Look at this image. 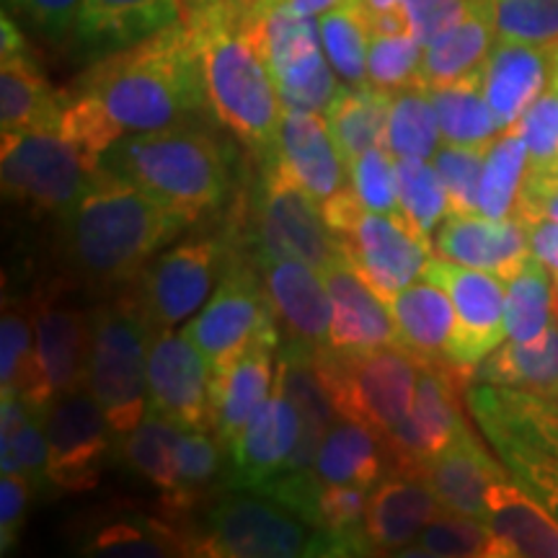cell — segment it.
Masks as SVG:
<instances>
[{
	"label": "cell",
	"mask_w": 558,
	"mask_h": 558,
	"mask_svg": "<svg viewBox=\"0 0 558 558\" xmlns=\"http://www.w3.org/2000/svg\"><path fill=\"white\" fill-rule=\"evenodd\" d=\"M209 111L199 54L184 21L109 52L68 94L60 132L99 169L117 140L197 124Z\"/></svg>",
	"instance_id": "obj_1"
},
{
	"label": "cell",
	"mask_w": 558,
	"mask_h": 558,
	"mask_svg": "<svg viewBox=\"0 0 558 558\" xmlns=\"http://www.w3.org/2000/svg\"><path fill=\"white\" fill-rule=\"evenodd\" d=\"M192 222L148 192L99 171L90 192L62 218V251L81 282L109 292L137 279Z\"/></svg>",
	"instance_id": "obj_2"
},
{
	"label": "cell",
	"mask_w": 558,
	"mask_h": 558,
	"mask_svg": "<svg viewBox=\"0 0 558 558\" xmlns=\"http://www.w3.org/2000/svg\"><path fill=\"white\" fill-rule=\"evenodd\" d=\"M181 21L197 47L209 114L256 158L277 156L284 107L267 60L246 29V9L197 3L186 5Z\"/></svg>",
	"instance_id": "obj_3"
},
{
	"label": "cell",
	"mask_w": 558,
	"mask_h": 558,
	"mask_svg": "<svg viewBox=\"0 0 558 558\" xmlns=\"http://www.w3.org/2000/svg\"><path fill=\"white\" fill-rule=\"evenodd\" d=\"M99 171L148 192L192 220L218 209L233 186L226 148L197 124L117 140L101 156Z\"/></svg>",
	"instance_id": "obj_4"
},
{
	"label": "cell",
	"mask_w": 558,
	"mask_h": 558,
	"mask_svg": "<svg viewBox=\"0 0 558 558\" xmlns=\"http://www.w3.org/2000/svg\"><path fill=\"white\" fill-rule=\"evenodd\" d=\"M88 318V390L107 411L117 435H128L148 414L153 329L135 295H120L96 305Z\"/></svg>",
	"instance_id": "obj_5"
},
{
	"label": "cell",
	"mask_w": 558,
	"mask_h": 558,
	"mask_svg": "<svg viewBox=\"0 0 558 558\" xmlns=\"http://www.w3.org/2000/svg\"><path fill=\"white\" fill-rule=\"evenodd\" d=\"M318 378L331 396L339 416L367 424L383 439L409 416L422 360L403 347L362 352L324 349L313 357Z\"/></svg>",
	"instance_id": "obj_6"
},
{
	"label": "cell",
	"mask_w": 558,
	"mask_h": 558,
	"mask_svg": "<svg viewBox=\"0 0 558 558\" xmlns=\"http://www.w3.org/2000/svg\"><path fill=\"white\" fill-rule=\"evenodd\" d=\"M313 541L316 527L251 492L218 499L184 530L186 556L202 558L311 556Z\"/></svg>",
	"instance_id": "obj_7"
},
{
	"label": "cell",
	"mask_w": 558,
	"mask_h": 558,
	"mask_svg": "<svg viewBox=\"0 0 558 558\" xmlns=\"http://www.w3.org/2000/svg\"><path fill=\"white\" fill-rule=\"evenodd\" d=\"M0 177L5 197L62 220L90 192L99 169L60 128H39L0 135Z\"/></svg>",
	"instance_id": "obj_8"
},
{
	"label": "cell",
	"mask_w": 558,
	"mask_h": 558,
	"mask_svg": "<svg viewBox=\"0 0 558 558\" xmlns=\"http://www.w3.org/2000/svg\"><path fill=\"white\" fill-rule=\"evenodd\" d=\"M246 29L267 60L282 107L326 111L339 94L324 45L318 19L300 16L277 0H259L246 9Z\"/></svg>",
	"instance_id": "obj_9"
},
{
	"label": "cell",
	"mask_w": 558,
	"mask_h": 558,
	"mask_svg": "<svg viewBox=\"0 0 558 558\" xmlns=\"http://www.w3.org/2000/svg\"><path fill=\"white\" fill-rule=\"evenodd\" d=\"M254 246L264 259H300L324 271L341 254V243L305 190L277 156L262 160L254 199Z\"/></svg>",
	"instance_id": "obj_10"
},
{
	"label": "cell",
	"mask_w": 558,
	"mask_h": 558,
	"mask_svg": "<svg viewBox=\"0 0 558 558\" xmlns=\"http://www.w3.org/2000/svg\"><path fill=\"white\" fill-rule=\"evenodd\" d=\"M235 248L226 239H192L153 256L140 271L135 300L153 333L190 324L218 290Z\"/></svg>",
	"instance_id": "obj_11"
},
{
	"label": "cell",
	"mask_w": 558,
	"mask_h": 558,
	"mask_svg": "<svg viewBox=\"0 0 558 558\" xmlns=\"http://www.w3.org/2000/svg\"><path fill=\"white\" fill-rule=\"evenodd\" d=\"M469 380H473L471 373L456 367L450 360H422L409 416L393 435L383 439L388 473L424 478L429 460L469 427L463 418V388Z\"/></svg>",
	"instance_id": "obj_12"
},
{
	"label": "cell",
	"mask_w": 558,
	"mask_h": 558,
	"mask_svg": "<svg viewBox=\"0 0 558 558\" xmlns=\"http://www.w3.org/2000/svg\"><path fill=\"white\" fill-rule=\"evenodd\" d=\"M275 324L277 313L259 277V267L235 254L218 290L181 331L205 354L215 373L239 357L251 341Z\"/></svg>",
	"instance_id": "obj_13"
},
{
	"label": "cell",
	"mask_w": 558,
	"mask_h": 558,
	"mask_svg": "<svg viewBox=\"0 0 558 558\" xmlns=\"http://www.w3.org/2000/svg\"><path fill=\"white\" fill-rule=\"evenodd\" d=\"M432 282L448 292L456 308V329H452L448 360L452 365L476 373L494 349L507 337L505 329V300L507 279L494 271L463 267L448 259H432L427 275Z\"/></svg>",
	"instance_id": "obj_14"
},
{
	"label": "cell",
	"mask_w": 558,
	"mask_h": 558,
	"mask_svg": "<svg viewBox=\"0 0 558 558\" xmlns=\"http://www.w3.org/2000/svg\"><path fill=\"white\" fill-rule=\"evenodd\" d=\"M45 427L54 492L81 494L96 488L109 460L111 435H117L96 396L81 388L54 399Z\"/></svg>",
	"instance_id": "obj_15"
},
{
	"label": "cell",
	"mask_w": 558,
	"mask_h": 558,
	"mask_svg": "<svg viewBox=\"0 0 558 558\" xmlns=\"http://www.w3.org/2000/svg\"><path fill=\"white\" fill-rule=\"evenodd\" d=\"M341 251L383 300L427 275L432 246L403 213H369L339 239Z\"/></svg>",
	"instance_id": "obj_16"
},
{
	"label": "cell",
	"mask_w": 558,
	"mask_h": 558,
	"mask_svg": "<svg viewBox=\"0 0 558 558\" xmlns=\"http://www.w3.org/2000/svg\"><path fill=\"white\" fill-rule=\"evenodd\" d=\"M213 367L184 331H156L148 352V411L181 429L213 432Z\"/></svg>",
	"instance_id": "obj_17"
},
{
	"label": "cell",
	"mask_w": 558,
	"mask_h": 558,
	"mask_svg": "<svg viewBox=\"0 0 558 558\" xmlns=\"http://www.w3.org/2000/svg\"><path fill=\"white\" fill-rule=\"evenodd\" d=\"M298 442L300 414L290 396L275 380L269 399L256 409L246 427L228 445L226 488L259 494L271 478L288 471Z\"/></svg>",
	"instance_id": "obj_18"
},
{
	"label": "cell",
	"mask_w": 558,
	"mask_h": 558,
	"mask_svg": "<svg viewBox=\"0 0 558 558\" xmlns=\"http://www.w3.org/2000/svg\"><path fill=\"white\" fill-rule=\"evenodd\" d=\"M37 360L52 401L73 390L88 388L90 318L65 300L60 284L39 288L32 303Z\"/></svg>",
	"instance_id": "obj_19"
},
{
	"label": "cell",
	"mask_w": 558,
	"mask_h": 558,
	"mask_svg": "<svg viewBox=\"0 0 558 558\" xmlns=\"http://www.w3.org/2000/svg\"><path fill=\"white\" fill-rule=\"evenodd\" d=\"M282 326V344L320 354L331 347V295L318 269L300 259L254 256Z\"/></svg>",
	"instance_id": "obj_20"
},
{
	"label": "cell",
	"mask_w": 558,
	"mask_h": 558,
	"mask_svg": "<svg viewBox=\"0 0 558 558\" xmlns=\"http://www.w3.org/2000/svg\"><path fill=\"white\" fill-rule=\"evenodd\" d=\"M277 324L264 329L233 362L213 373L209 407H213V435L228 450L235 435L246 427L256 409L275 390V365L279 357Z\"/></svg>",
	"instance_id": "obj_21"
},
{
	"label": "cell",
	"mask_w": 558,
	"mask_h": 558,
	"mask_svg": "<svg viewBox=\"0 0 558 558\" xmlns=\"http://www.w3.org/2000/svg\"><path fill=\"white\" fill-rule=\"evenodd\" d=\"M331 295V349L362 352V349L401 347L399 326L388 300H383L341 254L320 271Z\"/></svg>",
	"instance_id": "obj_22"
},
{
	"label": "cell",
	"mask_w": 558,
	"mask_h": 558,
	"mask_svg": "<svg viewBox=\"0 0 558 558\" xmlns=\"http://www.w3.org/2000/svg\"><path fill=\"white\" fill-rule=\"evenodd\" d=\"M478 73L499 128L509 130L554 83L556 47L497 39Z\"/></svg>",
	"instance_id": "obj_23"
},
{
	"label": "cell",
	"mask_w": 558,
	"mask_h": 558,
	"mask_svg": "<svg viewBox=\"0 0 558 558\" xmlns=\"http://www.w3.org/2000/svg\"><path fill=\"white\" fill-rule=\"evenodd\" d=\"M435 251L439 259L494 271L505 279L512 277L530 256L525 226L514 215L494 220L481 213L448 215L437 230Z\"/></svg>",
	"instance_id": "obj_24"
},
{
	"label": "cell",
	"mask_w": 558,
	"mask_h": 558,
	"mask_svg": "<svg viewBox=\"0 0 558 558\" xmlns=\"http://www.w3.org/2000/svg\"><path fill=\"white\" fill-rule=\"evenodd\" d=\"M277 158L318 202H326L347 186V160L331 135L329 122L318 111L282 109Z\"/></svg>",
	"instance_id": "obj_25"
},
{
	"label": "cell",
	"mask_w": 558,
	"mask_h": 558,
	"mask_svg": "<svg viewBox=\"0 0 558 558\" xmlns=\"http://www.w3.org/2000/svg\"><path fill=\"white\" fill-rule=\"evenodd\" d=\"M501 460H494L481 439L465 427L445 450H439L424 469L435 497L448 512L484 520L486 497L497 481L507 478Z\"/></svg>",
	"instance_id": "obj_26"
},
{
	"label": "cell",
	"mask_w": 558,
	"mask_h": 558,
	"mask_svg": "<svg viewBox=\"0 0 558 558\" xmlns=\"http://www.w3.org/2000/svg\"><path fill=\"white\" fill-rule=\"evenodd\" d=\"M494 558H558V522L518 481L501 478L486 497Z\"/></svg>",
	"instance_id": "obj_27"
},
{
	"label": "cell",
	"mask_w": 558,
	"mask_h": 558,
	"mask_svg": "<svg viewBox=\"0 0 558 558\" xmlns=\"http://www.w3.org/2000/svg\"><path fill=\"white\" fill-rule=\"evenodd\" d=\"M181 13L184 0H81L75 34L109 54L179 24Z\"/></svg>",
	"instance_id": "obj_28"
},
{
	"label": "cell",
	"mask_w": 558,
	"mask_h": 558,
	"mask_svg": "<svg viewBox=\"0 0 558 558\" xmlns=\"http://www.w3.org/2000/svg\"><path fill=\"white\" fill-rule=\"evenodd\" d=\"M442 509L424 478H386L369 494L367 535L378 554H403Z\"/></svg>",
	"instance_id": "obj_29"
},
{
	"label": "cell",
	"mask_w": 558,
	"mask_h": 558,
	"mask_svg": "<svg viewBox=\"0 0 558 558\" xmlns=\"http://www.w3.org/2000/svg\"><path fill=\"white\" fill-rule=\"evenodd\" d=\"M471 414L486 432H509L558 458V403L525 390L476 383L465 390Z\"/></svg>",
	"instance_id": "obj_30"
},
{
	"label": "cell",
	"mask_w": 558,
	"mask_h": 558,
	"mask_svg": "<svg viewBox=\"0 0 558 558\" xmlns=\"http://www.w3.org/2000/svg\"><path fill=\"white\" fill-rule=\"evenodd\" d=\"M65 104L29 50L0 58V132L60 128Z\"/></svg>",
	"instance_id": "obj_31"
},
{
	"label": "cell",
	"mask_w": 558,
	"mask_h": 558,
	"mask_svg": "<svg viewBox=\"0 0 558 558\" xmlns=\"http://www.w3.org/2000/svg\"><path fill=\"white\" fill-rule=\"evenodd\" d=\"M399 326L401 347L424 362L448 360L452 329H456V308L448 292L424 277L409 284L388 300Z\"/></svg>",
	"instance_id": "obj_32"
},
{
	"label": "cell",
	"mask_w": 558,
	"mask_h": 558,
	"mask_svg": "<svg viewBox=\"0 0 558 558\" xmlns=\"http://www.w3.org/2000/svg\"><path fill=\"white\" fill-rule=\"evenodd\" d=\"M494 45H497V32H494L492 19L476 0H471V9L463 13V19H458L422 47L416 83L445 86V83L465 78L481 70Z\"/></svg>",
	"instance_id": "obj_33"
},
{
	"label": "cell",
	"mask_w": 558,
	"mask_h": 558,
	"mask_svg": "<svg viewBox=\"0 0 558 558\" xmlns=\"http://www.w3.org/2000/svg\"><path fill=\"white\" fill-rule=\"evenodd\" d=\"M476 383L525 390L558 403V316L535 341H507L473 373Z\"/></svg>",
	"instance_id": "obj_34"
},
{
	"label": "cell",
	"mask_w": 558,
	"mask_h": 558,
	"mask_svg": "<svg viewBox=\"0 0 558 558\" xmlns=\"http://www.w3.org/2000/svg\"><path fill=\"white\" fill-rule=\"evenodd\" d=\"M313 469L324 484L373 488L388 473L386 442L367 424L339 416L320 442Z\"/></svg>",
	"instance_id": "obj_35"
},
{
	"label": "cell",
	"mask_w": 558,
	"mask_h": 558,
	"mask_svg": "<svg viewBox=\"0 0 558 558\" xmlns=\"http://www.w3.org/2000/svg\"><path fill=\"white\" fill-rule=\"evenodd\" d=\"M393 94L369 86H341L337 99L326 109L331 135L337 140L347 166L362 153L388 148V117Z\"/></svg>",
	"instance_id": "obj_36"
},
{
	"label": "cell",
	"mask_w": 558,
	"mask_h": 558,
	"mask_svg": "<svg viewBox=\"0 0 558 558\" xmlns=\"http://www.w3.org/2000/svg\"><path fill=\"white\" fill-rule=\"evenodd\" d=\"M432 104L437 109L442 140L452 145H471V148H488L501 132L497 117L488 107L481 73L445 83V86H427Z\"/></svg>",
	"instance_id": "obj_37"
},
{
	"label": "cell",
	"mask_w": 558,
	"mask_h": 558,
	"mask_svg": "<svg viewBox=\"0 0 558 558\" xmlns=\"http://www.w3.org/2000/svg\"><path fill=\"white\" fill-rule=\"evenodd\" d=\"M29 318V311L5 303L3 318H0V390H11L32 409L47 411L52 407V396L41 375L37 339H34V324Z\"/></svg>",
	"instance_id": "obj_38"
},
{
	"label": "cell",
	"mask_w": 558,
	"mask_h": 558,
	"mask_svg": "<svg viewBox=\"0 0 558 558\" xmlns=\"http://www.w3.org/2000/svg\"><path fill=\"white\" fill-rule=\"evenodd\" d=\"M558 316L554 271L527 256L525 264L507 279L505 329L509 341H535Z\"/></svg>",
	"instance_id": "obj_39"
},
{
	"label": "cell",
	"mask_w": 558,
	"mask_h": 558,
	"mask_svg": "<svg viewBox=\"0 0 558 558\" xmlns=\"http://www.w3.org/2000/svg\"><path fill=\"white\" fill-rule=\"evenodd\" d=\"M530 173V153L518 130H505L486 148L484 171H481L478 213L486 218H512L518 207L522 184Z\"/></svg>",
	"instance_id": "obj_40"
},
{
	"label": "cell",
	"mask_w": 558,
	"mask_h": 558,
	"mask_svg": "<svg viewBox=\"0 0 558 558\" xmlns=\"http://www.w3.org/2000/svg\"><path fill=\"white\" fill-rule=\"evenodd\" d=\"M83 556L104 558H166L184 556V535L169 520H111L88 535Z\"/></svg>",
	"instance_id": "obj_41"
},
{
	"label": "cell",
	"mask_w": 558,
	"mask_h": 558,
	"mask_svg": "<svg viewBox=\"0 0 558 558\" xmlns=\"http://www.w3.org/2000/svg\"><path fill=\"white\" fill-rule=\"evenodd\" d=\"M437 109L432 104L429 88L422 83L396 90L388 117V150L393 158L429 160L439 148Z\"/></svg>",
	"instance_id": "obj_42"
},
{
	"label": "cell",
	"mask_w": 558,
	"mask_h": 558,
	"mask_svg": "<svg viewBox=\"0 0 558 558\" xmlns=\"http://www.w3.org/2000/svg\"><path fill=\"white\" fill-rule=\"evenodd\" d=\"M179 435L181 427L148 411L143 422L124 435L128 439L122 442L124 460H128L130 469L160 488L163 497H171L179 488Z\"/></svg>",
	"instance_id": "obj_43"
},
{
	"label": "cell",
	"mask_w": 558,
	"mask_h": 558,
	"mask_svg": "<svg viewBox=\"0 0 558 558\" xmlns=\"http://www.w3.org/2000/svg\"><path fill=\"white\" fill-rule=\"evenodd\" d=\"M486 439L505 469L530 497H535L558 522V458L530 439L509 432H486Z\"/></svg>",
	"instance_id": "obj_44"
},
{
	"label": "cell",
	"mask_w": 558,
	"mask_h": 558,
	"mask_svg": "<svg viewBox=\"0 0 558 558\" xmlns=\"http://www.w3.org/2000/svg\"><path fill=\"white\" fill-rule=\"evenodd\" d=\"M318 34L329 58L333 73L347 86H362L367 83V52H369V29L365 19L352 3H341L339 9L326 11L318 16Z\"/></svg>",
	"instance_id": "obj_45"
},
{
	"label": "cell",
	"mask_w": 558,
	"mask_h": 558,
	"mask_svg": "<svg viewBox=\"0 0 558 558\" xmlns=\"http://www.w3.org/2000/svg\"><path fill=\"white\" fill-rule=\"evenodd\" d=\"M396 184H399L401 213L418 233L427 235L442 226L450 215L448 192L435 163L418 158H396Z\"/></svg>",
	"instance_id": "obj_46"
},
{
	"label": "cell",
	"mask_w": 558,
	"mask_h": 558,
	"mask_svg": "<svg viewBox=\"0 0 558 558\" xmlns=\"http://www.w3.org/2000/svg\"><path fill=\"white\" fill-rule=\"evenodd\" d=\"M403 556L432 558H494V538L486 522L469 514L442 512L418 533Z\"/></svg>",
	"instance_id": "obj_47"
},
{
	"label": "cell",
	"mask_w": 558,
	"mask_h": 558,
	"mask_svg": "<svg viewBox=\"0 0 558 558\" xmlns=\"http://www.w3.org/2000/svg\"><path fill=\"white\" fill-rule=\"evenodd\" d=\"M497 39L558 47V0H476Z\"/></svg>",
	"instance_id": "obj_48"
},
{
	"label": "cell",
	"mask_w": 558,
	"mask_h": 558,
	"mask_svg": "<svg viewBox=\"0 0 558 558\" xmlns=\"http://www.w3.org/2000/svg\"><path fill=\"white\" fill-rule=\"evenodd\" d=\"M422 41L411 34H375L369 37L367 83L375 88L396 90L411 86L418 78Z\"/></svg>",
	"instance_id": "obj_49"
},
{
	"label": "cell",
	"mask_w": 558,
	"mask_h": 558,
	"mask_svg": "<svg viewBox=\"0 0 558 558\" xmlns=\"http://www.w3.org/2000/svg\"><path fill=\"white\" fill-rule=\"evenodd\" d=\"M486 148H471V145H439L432 163L442 179L445 192H448L450 215L478 213V190L481 171H484Z\"/></svg>",
	"instance_id": "obj_50"
},
{
	"label": "cell",
	"mask_w": 558,
	"mask_h": 558,
	"mask_svg": "<svg viewBox=\"0 0 558 558\" xmlns=\"http://www.w3.org/2000/svg\"><path fill=\"white\" fill-rule=\"evenodd\" d=\"M352 190L369 213H401L396 158L388 148H373L349 163Z\"/></svg>",
	"instance_id": "obj_51"
},
{
	"label": "cell",
	"mask_w": 558,
	"mask_h": 558,
	"mask_svg": "<svg viewBox=\"0 0 558 558\" xmlns=\"http://www.w3.org/2000/svg\"><path fill=\"white\" fill-rule=\"evenodd\" d=\"M530 153V171H541L558 160V78L533 101L518 124H512Z\"/></svg>",
	"instance_id": "obj_52"
},
{
	"label": "cell",
	"mask_w": 558,
	"mask_h": 558,
	"mask_svg": "<svg viewBox=\"0 0 558 558\" xmlns=\"http://www.w3.org/2000/svg\"><path fill=\"white\" fill-rule=\"evenodd\" d=\"M5 5L50 39H62L78 21L81 0H5Z\"/></svg>",
	"instance_id": "obj_53"
},
{
	"label": "cell",
	"mask_w": 558,
	"mask_h": 558,
	"mask_svg": "<svg viewBox=\"0 0 558 558\" xmlns=\"http://www.w3.org/2000/svg\"><path fill=\"white\" fill-rule=\"evenodd\" d=\"M399 5L407 11L411 34L427 45L458 19H463V13L471 9V0H399Z\"/></svg>",
	"instance_id": "obj_54"
},
{
	"label": "cell",
	"mask_w": 558,
	"mask_h": 558,
	"mask_svg": "<svg viewBox=\"0 0 558 558\" xmlns=\"http://www.w3.org/2000/svg\"><path fill=\"white\" fill-rule=\"evenodd\" d=\"M32 494V484L21 473H3L0 478V548L3 554H9L19 543L26 514H29Z\"/></svg>",
	"instance_id": "obj_55"
},
{
	"label": "cell",
	"mask_w": 558,
	"mask_h": 558,
	"mask_svg": "<svg viewBox=\"0 0 558 558\" xmlns=\"http://www.w3.org/2000/svg\"><path fill=\"white\" fill-rule=\"evenodd\" d=\"M512 215L520 220H558V181H550L541 177V173L530 171Z\"/></svg>",
	"instance_id": "obj_56"
},
{
	"label": "cell",
	"mask_w": 558,
	"mask_h": 558,
	"mask_svg": "<svg viewBox=\"0 0 558 558\" xmlns=\"http://www.w3.org/2000/svg\"><path fill=\"white\" fill-rule=\"evenodd\" d=\"M520 222L525 226L530 254H533L538 262L546 264V267L556 275L558 271V220L527 218Z\"/></svg>",
	"instance_id": "obj_57"
},
{
	"label": "cell",
	"mask_w": 558,
	"mask_h": 558,
	"mask_svg": "<svg viewBox=\"0 0 558 558\" xmlns=\"http://www.w3.org/2000/svg\"><path fill=\"white\" fill-rule=\"evenodd\" d=\"M277 3L288 5L290 11L300 13V16H313V19H318V16H324L326 11L339 9V5L347 3V0H277Z\"/></svg>",
	"instance_id": "obj_58"
},
{
	"label": "cell",
	"mask_w": 558,
	"mask_h": 558,
	"mask_svg": "<svg viewBox=\"0 0 558 558\" xmlns=\"http://www.w3.org/2000/svg\"><path fill=\"white\" fill-rule=\"evenodd\" d=\"M197 3H230V5H241V9H251V5H256L259 0H184V9L186 5H197Z\"/></svg>",
	"instance_id": "obj_59"
},
{
	"label": "cell",
	"mask_w": 558,
	"mask_h": 558,
	"mask_svg": "<svg viewBox=\"0 0 558 558\" xmlns=\"http://www.w3.org/2000/svg\"><path fill=\"white\" fill-rule=\"evenodd\" d=\"M533 173H541V177H546V179H550V181H558V160H554V163L546 166V169L533 171Z\"/></svg>",
	"instance_id": "obj_60"
},
{
	"label": "cell",
	"mask_w": 558,
	"mask_h": 558,
	"mask_svg": "<svg viewBox=\"0 0 558 558\" xmlns=\"http://www.w3.org/2000/svg\"><path fill=\"white\" fill-rule=\"evenodd\" d=\"M554 282H556V308H558V271L554 275Z\"/></svg>",
	"instance_id": "obj_61"
},
{
	"label": "cell",
	"mask_w": 558,
	"mask_h": 558,
	"mask_svg": "<svg viewBox=\"0 0 558 558\" xmlns=\"http://www.w3.org/2000/svg\"><path fill=\"white\" fill-rule=\"evenodd\" d=\"M556 75H558V47H556Z\"/></svg>",
	"instance_id": "obj_62"
}]
</instances>
